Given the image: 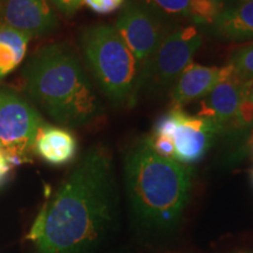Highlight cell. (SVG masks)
<instances>
[{
  "label": "cell",
  "mask_w": 253,
  "mask_h": 253,
  "mask_svg": "<svg viewBox=\"0 0 253 253\" xmlns=\"http://www.w3.org/2000/svg\"><path fill=\"white\" fill-rule=\"evenodd\" d=\"M177 125H178V121H177L175 110L170 109L169 112L161 116V118L155 122L153 134L151 135L166 136V137L172 138V135L176 130Z\"/></svg>",
  "instance_id": "d6986e66"
},
{
  "label": "cell",
  "mask_w": 253,
  "mask_h": 253,
  "mask_svg": "<svg viewBox=\"0 0 253 253\" xmlns=\"http://www.w3.org/2000/svg\"><path fill=\"white\" fill-rule=\"evenodd\" d=\"M30 40L26 34L0 24V80L23 62Z\"/></svg>",
  "instance_id": "5bb4252c"
},
{
  "label": "cell",
  "mask_w": 253,
  "mask_h": 253,
  "mask_svg": "<svg viewBox=\"0 0 253 253\" xmlns=\"http://www.w3.org/2000/svg\"><path fill=\"white\" fill-rule=\"evenodd\" d=\"M253 81L242 80L233 71L230 78L221 81L199 101L196 115L212 121L221 135L225 134L236 118L239 104L251 93Z\"/></svg>",
  "instance_id": "9c48e42d"
},
{
  "label": "cell",
  "mask_w": 253,
  "mask_h": 253,
  "mask_svg": "<svg viewBox=\"0 0 253 253\" xmlns=\"http://www.w3.org/2000/svg\"><path fill=\"white\" fill-rule=\"evenodd\" d=\"M226 164H235L248 156L249 149L253 143V126L245 129L226 132L223 135Z\"/></svg>",
  "instance_id": "9a60e30c"
},
{
  "label": "cell",
  "mask_w": 253,
  "mask_h": 253,
  "mask_svg": "<svg viewBox=\"0 0 253 253\" xmlns=\"http://www.w3.org/2000/svg\"><path fill=\"white\" fill-rule=\"evenodd\" d=\"M118 209L112 153L93 145L41 208L27 237L38 253H91L115 224Z\"/></svg>",
  "instance_id": "6da1fadb"
},
{
  "label": "cell",
  "mask_w": 253,
  "mask_h": 253,
  "mask_svg": "<svg viewBox=\"0 0 253 253\" xmlns=\"http://www.w3.org/2000/svg\"><path fill=\"white\" fill-rule=\"evenodd\" d=\"M251 178H252V182H253V170L251 171Z\"/></svg>",
  "instance_id": "4316f807"
},
{
  "label": "cell",
  "mask_w": 253,
  "mask_h": 253,
  "mask_svg": "<svg viewBox=\"0 0 253 253\" xmlns=\"http://www.w3.org/2000/svg\"><path fill=\"white\" fill-rule=\"evenodd\" d=\"M0 24L32 39L49 34L58 27L59 21L49 0H2Z\"/></svg>",
  "instance_id": "30bf717a"
},
{
  "label": "cell",
  "mask_w": 253,
  "mask_h": 253,
  "mask_svg": "<svg viewBox=\"0 0 253 253\" xmlns=\"http://www.w3.org/2000/svg\"><path fill=\"white\" fill-rule=\"evenodd\" d=\"M123 177L129 208L141 229L164 233L179 223L190 198L191 168L158 155L144 136L126 150Z\"/></svg>",
  "instance_id": "7a4b0ae2"
},
{
  "label": "cell",
  "mask_w": 253,
  "mask_h": 253,
  "mask_svg": "<svg viewBox=\"0 0 253 253\" xmlns=\"http://www.w3.org/2000/svg\"><path fill=\"white\" fill-rule=\"evenodd\" d=\"M248 155H250V156H251L252 161H253V143H252L251 147H250V149H249V154H248Z\"/></svg>",
  "instance_id": "484cf974"
},
{
  "label": "cell",
  "mask_w": 253,
  "mask_h": 253,
  "mask_svg": "<svg viewBox=\"0 0 253 253\" xmlns=\"http://www.w3.org/2000/svg\"><path fill=\"white\" fill-rule=\"evenodd\" d=\"M78 142L68 129L43 125L38 132L34 153L52 166H65L75 157Z\"/></svg>",
  "instance_id": "7c38bea8"
},
{
  "label": "cell",
  "mask_w": 253,
  "mask_h": 253,
  "mask_svg": "<svg viewBox=\"0 0 253 253\" xmlns=\"http://www.w3.org/2000/svg\"><path fill=\"white\" fill-rule=\"evenodd\" d=\"M253 126V93L251 91L239 104L236 118L226 132L240 130ZM225 132V134H226ZM224 135V134H223ZM221 135V136H223Z\"/></svg>",
  "instance_id": "ac0fdd59"
},
{
  "label": "cell",
  "mask_w": 253,
  "mask_h": 253,
  "mask_svg": "<svg viewBox=\"0 0 253 253\" xmlns=\"http://www.w3.org/2000/svg\"><path fill=\"white\" fill-rule=\"evenodd\" d=\"M229 65L242 80L253 81V42L236 49L230 56Z\"/></svg>",
  "instance_id": "e0dca14e"
},
{
  "label": "cell",
  "mask_w": 253,
  "mask_h": 253,
  "mask_svg": "<svg viewBox=\"0 0 253 253\" xmlns=\"http://www.w3.org/2000/svg\"><path fill=\"white\" fill-rule=\"evenodd\" d=\"M175 27V21L162 17L138 0H126L115 28L136 60L138 87L155 52Z\"/></svg>",
  "instance_id": "52a82bcc"
},
{
  "label": "cell",
  "mask_w": 253,
  "mask_h": 253,
  "mask_svg": "<svg viewBox=\"0 0 253 253\" xmlns=\"http://www.w3.org/2000/svg\"><path fill=\"white\" fill-rule=\"evenodd\" d=\"M126 0H84V4L97 14H109L125 5Z\"/></svg>",
  "instance_id": "44dd1931"
},
{
  "label": "cell",
  "mask_w": 253,
  "mask_h": 253,
  "mask_svg": "<svg viewBox=\"0 0 253 253\" xmlns=\"http://www.w3.org/2000/svg\"><path fill=\"white\" fill-rule=\"evenodd\" d=\"M233 74L232 66L227 63L223 67H208L191 62L186 67L171 91V108L183 107L196 100H202L221 81Z\"/></svg>",
  "instance_id": "8fae6325"
},
{
  "label": "cell",
  "mask_w": 253,
  "mask_h": 253,
  "mask_svg": "<svg viewBox=\"0 0 253 253\" xmlns=\"http://www.w3.org/2000/svg\"><path fill=\"white\" fill-rule=\"evenodd\" d=\"M212 1H213L214 4H216L220 9L223 8V0H212Z\"/></svg>",
  "instance_id": "d4e9b609"
},
{
  "label": "cell",
  "mask_w": 253,
  "mask_h": 253,
  "mask_svg": "<svg viewBox=\"0 0 253 253\" xmlns=\"http://www.w3.org/2000/svg\"><path fill=\"white\" fill-rule=\"evenodd\" d=\"M0 150H1V149H0Z\"/></svg>",
  "instance_id": "f1b7e54d"
},
{
  "label": "cell",
  "mask_w": 253,
  "mask_h": 253,
  "mask_svg": "<svg viewBox=\"0 0 253 253\" xmlns=\"http://www.w3.org/2000/svg\"><path fill=\"white\" fill-rule=\"evenodd\" d=\"M148 138H149L150 145L153 147V149L158 155L175 160V144H173L172 138L157 135H150L148 136Z\"/></svg>",
  "instance_id": "ffe728a7"
},
{
  "label": "cell",
  "mask_w": 253,
  "mask_h": 253,
  "mask_svg": "<svg viewBox=\"0 0 253 253\" xmlns=\"http://www.w3.org/2000/svg\"><path fill=\"white\" fill-rule=\"evenodd\" d=\"M142 4L171 21L189 20L192 23L190 0H138Z\"/></svg>",
  "instance_id": "2e32d148"
},
{
  "label": "cell",
  "mask_w": 253,
  "mask_h": 253,
  "mask_svg": "<svg viewBox=\"0 0 253 253\" xmlns=\"http://www.w3.org/2000/svg\"><path fill=\"white\" fill-rule=\"evenodd\" d=\"M250 1H253V0H223V8L229 7V6L244 4V2H250Z\"/></svg>",
  "instance_id": "cb8c5ba5"
},
{
  "label": "cell",
  "mask_w": 253,
  "mask_h": 253,
  "mask_svg": "<svg viewBox=\"0 0 253 253\" xmlns=\"http://www.w3.org/2000/svg\"><path fill=\"white\" fill-rule=\"evenodd\" d=\"M45 125L36 107L13 88L0 86V149L9 163L27 162Z\"/></svg>",
  "instance_id": "8992f818"
},
{
  "label": "cell",
  "mask_w": 253,
  "mask_h": 253,
  "mask_svg": "<svg viewBox=\"0 0 253 253\" xmlns=\"http://www.w3.org/2000/svg\"><path fill=\"white\" fill-rule=\"evenodd\" d=\"M1 4H2V0H0V9H1Z\"/></svg>",
  "instance_id": "83f0119b"
},
{
  "label": "cell",
  "mask_w": 253,
  "mask_h": 253,
  "mask_svg": "<svg viewBox=\"0 0 253 253\" xmlns=\"http://www.w3.org/2000/svg\"><path fill=\"white\" fill-rule=\"evenodd\" d=\"M211 34L224 41L253 40V1L221 8Z\"/></svg>",
  "instance_id": "4fadbf2b"
},
{
  "label": "cell",
  "mask_w": 253,
  "mask_h": 253,
  "mask_svg": "<svg viewBox=\"0 0 253 253\" xmlns=\"http://www.w3.org/2000/svg\"><path fill=\"white\" fill-rule=\"evenodd\" d=\"M202 43L203 36L196 25L173 28L164 38L145 69L138 87V100L143 95L161 96L173 87Z\"/></svg>",
  "instance_id": "5b68a950"
},
{
  "label": "cell",
  "mask_w": 253,
  "mask_h": 253,
  "mask_svg": "<svg viewBox=\"0 0 253 253\" xmlns=\"http://www.w3.org/2000/svg\"><path fill=\"white\" fill-rule=\"evenodd\" d=\"M11 168L12 164L8 162V160L6 158L4 153L0 150V185H1L8 177L9 171H11Z\"/></svg>",
  "instance_id": "603a6c76"
},
{
  "label": "cell",
  "mask_w": 253,
  "mask_h": 253,
  "mask_svg": "<svg viewBox=\"0 0 253 253\" xmlns=\"http://www.w3.org/2000/svg\"><path fill=\"white\" fill-rule=\"evenodd\" d=\"M84 61L104 96L115 107H134L138 101L136 60L115 26L100 24L81 33Z\"/></svg>",
  "instance_id": "277c9868"
},
{
  "label": "cell",
  "mask_w": 253,
  "mask_h": 253,
  "mask_svg": "<svg viewBox=\"0 0 253 253\" xmlns=\"http://www.w3.org/2000/svg\"><path fill=\"white\" fill-rule=\"evenodd\" d=\"M50 2L66 17H73L84 5V0H50Z\"/></svg>",
  "instance_id": "7402d4cb"
},
{
  "label": "cell",
  "mask_w": 253,
  "mask_h": 253,
  "mask_svg": "<svg viewBox=\"0 0 253 253\" xmlns=\"http://www.w3.org/2000/svg\"><path fill=\"white\" fill-rule=\"evenodd\" d=\"M177 128L172 135L175 144V160L179 163H197L212 147L217 136H220L219 128L210 120L198 115H190L183 109H175Z\"/></svg>",
  "instance_id": "ba28073f"
},
{
  "label": "cell",
  "mask_w": 253,
  "mask_h": 253,
  "mask_svg": "<svg viewBox=\"0 0 253 253\" xmlns=\"http://www.w3.org/2000/svg\"><path fill=\"white\" fill-rule=\"evenodd\" d=\"M21 75L31 103L58 125L80 128L102 116V103L80 58L66 43L41 47L26 62Z\"/></svg>",
  "instance_id": "3957f363"
}]
</instances>
